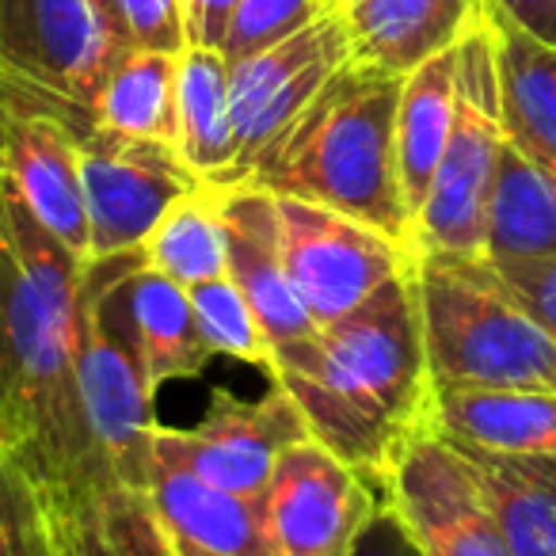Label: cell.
I'll list each match as a JSON object with an SVG mask.
<instances>
[{
	"instance_id": "6da1fadb",
	"label": "cell",
	"mask_w": 556,
	"mask_h": 556,
	"mask_svg": "<svg viewBox=\"0 0 556 556\" xmlns=\"http://www.w3.org/2000/svg\"><path fill=\"white\" fill-rule=\"evenodd\" d=\"M85 263L0 179V446L54 522H77L115 500L77 396Z\"/></svg>"
},
{
	"instance_id": "7a4b0ae2",
	"label": "cell",
	"mask_w": 556,
	"mask_h": 556,
	"mask_svg": "<svg viewBox=\"0 0 556 556\" xmlns=\"http://www.w3.org/2000/svg\"><path fill=\"white\" fill-rule=\"evenodd\" d=\"M412 267L348 317L278 343L267 374L290 393L313 439L355 465L381 500L401 450L431 427L434 381Z\"/></svg>"
},
{
	"instance_id": "3957f363",
	"label": "cell",
	"mask_w": 556,
	"mask_h": 556,
	"mask_svg": "<svg viewBox=\"0 0 556 556\" xmlns=\"http://www.w3.org/2000/svg\"><path fill=\"white\" fill-rule=\"evenodd\" d=\"M404 77L348 62L244 179L374 225L416 248V222L396 168V103Z\"/></svg>"
},
{
	"instance_id": "277c9868",
	"label": "cell",
	"mask_w": 556,
	"mask_h": 556,
	"mask_svg": "<svg viewBox=\"0 0 556 556\" xmlns=\"http://www.w3.org/2000/svg\"><path fill=\"white\" fill-rule=\"evenodd\" d=\"M412 270L434 386L556 393V336L503 287L492 263L450 252H416Z\"/></svg>"
},
{
	"instance_id": "5b68a950",
	"label": "cell",
	"mask_w": 556,
	"mask_h": 556,
	"mask_svg": "<svg viewBox=\"0 0 556 556\" xmlns=\"http://www.w3.org/2000/svg\"><path fill=\"white\" fill-rule=\"evenodd\" d=\"M130 255L88 260L80 282L77 396L111 495H146L153 434L161 427L156 389L149 386L118 305V275Z\"/></svg>"
},
{
	"instance_id": "8992f818",
	"label": "cell",
	"mask_w": 556,
	"mask_h": 556,
	"mask_svg": "<svg viewBox=\"0 0 556 556\" xmlns=\"http://www.w3.org/2000/svg\"><path fill=\"white\" fill-rule=\"evenodd\" d=\"M507 146L500 103V65L488 16L457 42V108L446 153L434 172L427 202L416 214V252H450L484 260L488 202Z\"/></svg>"
},
{
	"instance_id": "52a82bcc",
	"label": "cell",
	"mask_w": 556,
	"mask_h": 556,
	"mask_svg": "<svg viewBox=\"0 0 556 556\" xmlns=\"http://www.w3.org/2000/svg\"><path fill=\"white\" fill-rule=\"evenodd\" d=\"M92 126V111L0 73V179L80 260H88L80 138Z\"/></svg>"
},
{
	"instance_id": "ba28073f",
	"label": "cell",
	"mask_w": 556,
	"mask_h": 556,
	"mask_svg": "<svg viewBox=\"0 0 556 556\" xmlns=\"http://www.w3.org/2000/svg\"><path fill=\"white\" fill-rule=\"evenodd\" d=\"M351 62V39L340 9L325 12L290 39L229 65L232 161L214 187H237L255 172L270 146L302 118L320 88Z\"/></svg>"
},
{
	"instance_id": "9c48e42d",
	"label": "cell",
	"mask_w": 556,
	"mask_h": 556,
	"mask_svg": "<svg viewBox=\"0 0 556 556\" xmlns=\"http://www.w3.org/2000/svg\"><path fill=\"white\" fill-rule=\"evenodd\" d=\"M282 263L313 320L332 325L416 263V248L305 199L275 194Z\"/></svg>"
},
{
	"instance_id": "30bf717a",
	"label": "cell",
	"mask_w": 556,
	"mask_h": 556,
	"mask_svg": "<svg viewBox=\"0 0 556 556\" xmlns=\"http://www.w3.org/2000/svg\"><path fill=\"white\" fill-rule=\"evenodd\" d=\"M206 179L176 146L92 130L80 138V187L88 210V260H115L146 244L153 225Z\"/></svg>"
},
{
	"instance_id": "8fae6325",
	"label": "cell",
	"mask_w": 556,
	"mask_h": 556,
	"mask_svg": "<svg viewBox=\"0 0 556 556\" xmlns=\"http://www.w3.org/2000/svg\"><path fill=\"white\" fill-rule=\"evenodd\" d=\"M381 507L378 488L313 434L278 457L260 492L263 530L275 556H351Z\"/></svg>"
},
{
	"instance_id": "7c38bea8",
	"label": "cell",
	"mask_w": 556,
	"mask_h": 556,
	"mask_svg": "<svg viewBox=\"0 0 556 556\" xmlns=\"http://www.w3.org/2000/svg\"><path fill=\"white\" fill-rule=\"evenodd\" d=\"M386 507L424 556H515L469 457L434 427L401 450L386 480Z\"/></svg>"
},
{
	"instance_id": "4fadbf2b",
	"label": "cell",
	"mask_w": 556,
	"mask_h": 556,
	"mask_svg": "<svg viewBox=\"0 0 556 556\" xmlns=\"http://www.w3.org/2000/svg\"><path fill=\"white\" fill-rule=\"evenodd\" d=\"M156 439L184 457L199 477L225 492L252 495L267 488L278 457L294 442L309 439L298 404L270 381L263 396H237L232 389H210L206 412L194 427H156Z\"/></svg>"
},
{
	"instance_id": "5bb4252c",
	"label": "cell",
	"mask_w": 556,
	"mask_h": 556,
	"mask_svg": "<svg viewBox=\"0 0 556 556\" xmlns=\"http://www.w3.org/2000/svg\"><path fill=\"white\" fill-rule=\"evenodd\" d=\"M123 47L92 0H0V73L92 111Z\"/></svg>"
},
{
	"instance_id": "9a60e30c",
	"label": "cell",
	"mask_w": 556,
	"mask_h": 556,
	"mask_svg": "<svg viewBox=\"0 0 556 556\" xmlns=\"http://www.w3.org/2000/svg\"><path fill=\"white\" fill-rule=\"evenodd\" d=\"M217 194H222L225 240H229V278L260 317L270 351L278 343L313 336L317 320L298 298L294 282L287 275V263H282L275 194L252 184L217 187Z\"/></svg>"
},
{
	"instance_id": "2e32d148",
	"label": "cell",
	"mask_w": 556,
	"mask_h": 556,
	"mask_svg": "<svg viewBox=\"0 0 556 556\" xmlns=\"http://www.w3.org/2000/svg\"><path fill=\"white\" fill-rule=\"evenodd\" d=\"M146 500L156 522L187 545H199L217 556H275L263 530L260 500L225 492L176 457L153 434V462H149Z\"/></svg>"
},
{
	"instance_id": "e0dca14e",
	"label": "cell",
	"mask_w": 556,
	"mask_h": 556,
	"mask_svg": "<svg viewBox=\"0 0 556 556\" xmlns=\"http://www.w3.org/2000/svg\"><path fill=\"white\" fill-rule=\"evenodd\" d=\"M484 12V0H348L351 62L408 77L442 50H454Z\"/></svg>"
},
{
	"instance_id": "ac0fdd59",
	"label": "cell",
	"mask_w": 556,
	"mask_h": 556,
	"mask_svg": "<svg viewBox=\"0 0 556 556\" xmlns=\"http://www.w3.org/2000/svg\"><path fill=\"white\" fill-rule=\"evenodd\" d=\"M431 427L457 446L503 457H548L556 454V393L434 386Z\"/></svg>"
},
{
	"instance_id": "d6986e66",
	"label": "cell",
	"mask_w": 556,
	"mask_h": 556,
	"mask_svg": "<svg viewBox=\"0 0 556 556\" xmlns=\"http://www.w3.org/2000/svg\"><path fill=\"white\" fill-rule=\"evenodd\" d=\"M118 305L126 313L134 348H138L153 389L168 386V381H191L206 370L214 355L199 336L187 287L146 267L138 252L126 260L123 275H118Z\"/></svg>"
},
{
	"instance_id": "ffe728a7",
	"label": "cell",
	"mask_w": 556,
	"mask_h": 556,
	"mask_svg": "<svg viewBox=\"0 0 556 556\" xmlns=\"http://www.w3.org/2000/svg\"><path fill=\"white\" fill-rule=\"evenodd\" d=\"M500 65L503 134L522 156L556 172V50L484 4Z\"/></svg>"
},
{
	"instance_id": "44dd1931",
	"label": "cell",
	"mask_w": 556,
	"mask_h": 556,
	"mask_svg": "<svg viewBox=\"0 0 556 556\" xmlns=\"http://www.w3.org/2000/svg\"><path fill=\"white\" fill-rule=\"evenodd\" d=\"M457 108V47L434 54L412 70L396 103V168H401L404 202L416 222L419 206L434 184V172L446 153Z\"/></svg>"
},
{
	"instance_id": "7402d4cb",
	"label": "cell",
	"mask_w": 556,
	"mask_h": 556,
	"mask_svg": "<svg viewBox=\"0 0 556 556\" xmlns=\"http://www.w3.org/2000/svg\"><path fill=\"white\" fill-rule=\"evenodd\" d=\"M556 255V172L503 146L488 202L484 260H545Z\"/></svg>"
},
{
	"instance_id": "603a6c76",
	"label": "cell",
	"mask_w": 556,
	"mask_h": 556,
	"mask_svg": "<svg viewBox=\"0 0 556 556\" xmlns=\"http://www.w3.org/2000/svg\"><path fill=\"white\" fill-rule=\"evenodd\" d=\"M176 149L191 172L217 184L232 161L229 62L222 50L187 47L176 80Z\"/></svg>"
},
{
	"instance_id": "cb8c5ba5",
	"label": "cell",
	"mask_w": 556,
	"mask_h": 556,
	"mask_svg": "<svg viewBox=\"0 0 556 556\" xmlns=\"http://www.w3.org/2000/svg\"><path fill=\"white\" fill-rule=\"evenodd\" d=\"M176 80L179 54L123 50L96 96V126L176 146Z\"/></svg>"
},
{
	"instance_id": "d4e9b609",
	"label": "cell",
	"mask_w": 556,
	"mask_h": 556,
	"mask_svg": "<svg viewBox=\"0 0 556 556\" xmlns=\"http://www.w3.org/2000/svg\"><path fill=\"white\" fill-rule=\"evenodd\" d=\"M141 263L161 275H168L179 287H199L210 278L229 275V240H225V217H222V194L217 187L202 184L187 199H179L146 244L138 248Z\"/></svg>"
},
{
	"instance_id": "484cf974",
	"label": "cell",
	"mask_w": 556,
	"mask_h": 556,
	"mask_svg": "<svg viewBox=\"0 0 556 556\" xmlns=\"http://www.w3.org/2000/svg\"><path fill=\"white\" fill-rule=\"evenodd\" d=\"M457 446V442H454ZM469 457L488 507L515 556H556V500L518 457L457 446Z\"/></svg>"
},
{
	"instance_id": "4316f807",
	"label": "cell",
	"mask_w": 556,
	"mask_h": 556,
	"mask_svg": "<svg viewBox=\"0 0 556 556\" xmlns=\"http://www.w3.org/2000/svg\"><path fill=\"white\" fill-rule=\"evenodd\" d=\"M50 526L62 556H176L146 495H115L88 518Z\"/></svg>"
},
{
	"instance_id": "83f0119b",
	"label": "cell",
	"mask_w": 556,
	"mask_h": 556,
	"mask_svg": "<svg viewBox=\"0 0 556 556\" xmlns=\"http://www.w3.org/2000/svg\"><path fill=\"white\" fill-rule=\"evenodd\" d=\"M187 294H191L199 336L210 348V355L237 358V363L270 374V340L263 332L260 317L252 313V305H248V298L240 294V287L229 275L199 282Z\"/></svg>"
},
{
	"instance_id": "f1b7e54d",
	"label": "cell",
	"mask_w": 556,
	"mask_h": 556,
	"mask_svg": "<svg viewBox=\"0 0 556 556\" xmlns=\"http://www.w3.org/2000/svg\"><path fill=\"white\" fill-rule=\"evenodd\" d=\"M0 556H62L47 503L4 446H0Z\"/></svg>"
},
{
	"instance_id": "f546056e",
	"label": "cell",
	"mask_w": 556,
	"mask_h": 556,
	"mask_svg": "<svg viewBox=\"0 0 556 556\" xmlns=\"http://www.w3.org/2000/svg\"><path fill=\"white\" fill-rule=\"evenodd\" d=\"M332 9L336 0H240L222 39L225 62L232 65L248 54H260V50L290 39Z\"/></svg>"
},
{
	"instance_id": "4dcf8cb0",
	"label": "cell",
	"mask_w": 556,
	"mask_h": 556,
	"mask_svg": "<svg viewBox=\"0 0 556 556\" xmlns=\"http://www.w3.org/2000/svg\"><path fill=\"white\" fill-rule=\"evenodd\" d=\"M92 9L123 50H187L179 0H92Z\"/></svg>"
},
{
	"instance_id": "1f68e13d",
	"label": "cell",
	"mask_w": 556,
	"mask_h": 556,
	"mask_svg": "<svg viewBox=\"0 0 556 556\" xmlns=\"http://www.w3.org/2000/svg\"><path fill=\"white\" fill-rule=\"evenodd\" d=\"M503 287L530 309L538 325H545L556 336V255L545 260H488Z\"/></svg>"
},
{
	"instance_id": "d6a6232c",
	"label": "cell",
	"mask_w": 556,
	"mask_h": 556,
	"mask_svg": "<svg viewBox=\"0 0 556 556\" xmlns=\"http://www.w3.org/2000/svg\"><path fill=\"white\" fill-rule=\"evenodd\" d=\"M237 4L240 0H179L187 47L222 50V39L229 31V20L237 12Z\"/></svg>"
},
{
	"instance_id": "836d02e7",
	"label": "cell",
	"mask_w": 556,
	"mask_h": 556,
	"mask_svg": "<svg viewBox=\"0 0 556 556\" xmlns=\"http://www.w3.org/2000/svg\"><path fill=\"white\" fill-rule=\"evenodd\" d=\"M488 9H495L503 20L538 39L541 47L556 50V0H484Z\"/></svg>"
},
{
	"instance_id": "e575fe53",
	"label": "cell",
	"mask_w": 556,
	"mask_h": 556,
	"mask_svg": "<svg viewBox=\"0 0 556 556\" xmlns=\"http://www.w3.org/2000/svg\"><path fill=\"white\" fill-rule=\"evenodd\" d=\"M351 556H424V553H419L416 541L408 538L401 518L389 507H381L378 515H374V522L363 530V538L355 541Z\"/></svg>"
},
{
	"instance_id": "d590c367",
	"label": "cell",
	"mask_w": 556,
	"mask_h": 556,
	"mask_svg": "<svg viewBox=\"0 0 556 556\" xmlns=\"http://www.w3.org/2000/svg\"><path fill=\"white\" fill-rule=\"evenodd\" d=\"M172 553L176 556H217V553H206V548H199V545H187V541H179V538H172Z\"/></svg>"
},
{
	"instance_id": "8d00e7d4",
	"label": "cell",
	"mask_w": 556,
	"mask_h": 556,
	"mask_svg": "<svg viewBox=\"0 0 556 556\" xmlns=\"http://www.w3.org/2000/svg\"><path fill=\"white\" fill-rule=\"evenodd\" d=\"M340 4H348V0H336V9H340Z\"/></svg>"
},
{
	"instance_id": "74e56055",
	"label": "cell",
	"mask_w": 556,
	"mask_h": 556,
	"mask_svg": "<svg viewBox=\"0 0 556 556\" xmlns=\"http://www.w3.org/2000/svg\"><path fill=\"white\" fill-rule=\"evenodd\" d=\"M58 553H62V548H58Z\"/></svg>"
}]
</instances>
